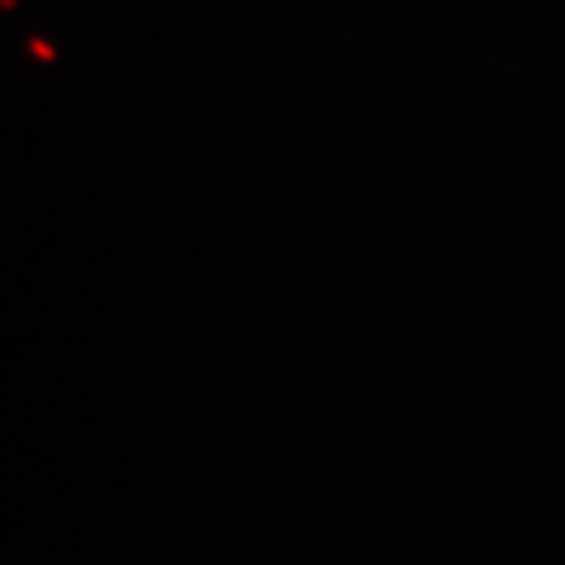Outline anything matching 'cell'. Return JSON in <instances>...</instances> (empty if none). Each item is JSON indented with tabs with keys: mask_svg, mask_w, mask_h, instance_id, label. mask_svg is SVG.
Segmentation results:
<instances>
[]
</instances>
